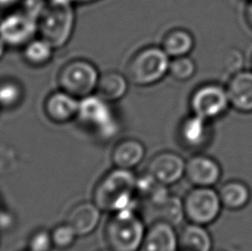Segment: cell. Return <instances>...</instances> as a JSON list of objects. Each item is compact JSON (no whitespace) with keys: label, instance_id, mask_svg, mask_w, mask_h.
Returning <instances> with one entry per match:
<instances>
[{"label":"cell","instance_id":"6da1fadb","mask_svg":"<svg viewBox=\"0 0 252 251\" xmlns=\"http://www.w3.org/2000/svg\"><path fill=\"white\" fill-rule=\"evenodd\" d=\"M137 177L129 169L114 168L102 177L93 191V203L102 212L116 213L136 204Z\"/></svg>","mask_w":252,"mask_h":251},{"label":"cell","instance_id":"7a4b0ae2","mask_svg":"<svg viewBox=\"0 0 252 251\" xmlns=\"http://www.w3.org/2000/svg\"><path fill=\"white\" fill-rule=\"evenodd\" d=\"M146 230L135 204L112 214L105 226L104 236L112 251H139Z\"/></svg>","mask_w":252,"mask_h":251},{"label":"cell","instance_id":"3957f363","mask_svg":"<svg viewBox=\"0 0 252 251\" xmlns=\"http://www.w3.org/2000/svg\"><path fill=\"white\" fill-rule=\"evenodd\" d=\"M76 120L101 141H110L120 132V123L109 102L97 94L81 98Z\"/></svg>","mask_w":252,"mask_h":251},{"label":"cell","instance_id":"277c9868","mask_svg":"<svg viewBox=\"0 0 252 251\" xmlns=\"http://www.w3.org/2000/svg\"><path fill=\"white\" fill-rule=\"evenodd\" d=\"M170 60L163 48L148 47L143 49L130 60L127 68L129 81L147 87L160 81L169 72Z\"/></svg>","mask_w":252,"mask_h":251},{"label":"cell","instance_id":"5b68a950","mask_svg":"<svg viewBox=\"0 0 252 251\" xmlns=\"http://www.w3.org/2000/svg\"><path fill=\"white\" fill-rule=\"evenodd\" d=\"M75 13L72 4H48L38 20V33L55 49L64 47L74 30Z\"/></svg>","mask_w":252,"mask_h":251},{"label":"cell","instance_id":"8992f818","mask_svg":"<svg viewBox=\"0 0 252 251\" xmlns=\"http://www.w3.org/2000/svg\"><path fill=\"white\" fill-rule=\"evenodd\" d=\"M100 73L96 66L87 60H73L60 70L58 82L62 91L76 98H83L96 91Z\"/></svg>","mask_w":252,"mask_h":251},{"label":"cell","instance_id":"52a82bcc","mask_svg":"<svg viewBox=\"0 0 252 251\" xmlns=\"http://www.w3.org/2000/svg\"><path fill=\"white\" fill-rule=\"evenodd\" d=\"M184 203L185 217L191 223L205 226L217 219L221 209L218 192L210 187H196L186 195Z\"/></svg>","mask_w":252,"mask_h":251},{"label":"cell","instance_id":"ba28073f","mask_svg":"<svg viewBox=\"0 0 252 251\" xmlns=\"http://www.w3.org/2000/svg\"><path fill=\"white\" fill-rule=\"evenodd\" d=\"M38 33V20L30 17L21 9L7 13L0 20V39L6 46L25 47Z\"/></svg>","mask_w":252,"mask_h":251},{"label":"cell","instance_id":"9c48e42d","mask_svg":"<svg viewBox=\"0 0 252 251\" xmlns=\"http://www.w3.org/2000/svg\"><path fill=\"white\" fill-rule=\"evenodd\" d=\"M228 104L227 91L218 85H206L198 89L190 101L193 114L207 121L221 115Z\"/></svg>","mask_w":252,"mask_h":251},{"label":"cell","instance_id":"30bf717a","mask_svg":"<svg viewBox=\"0 0 252 251\" xmlns=\"http://www.w3.org/2000/svg\"><path fill=\"white\" fill-rule=\"evenodd\" d=\"M186 162L175 152H161L151 159L147 173L161 185L170 186L185 175Z\"/></svg>","mask_w":252,"mask_h":251},{"label":"cell","instance_id":"8fae6325","mask_svg":"<svg viewBox=\"0 0 252 251\" xmlns=\"http://www.w3.org/2000/svg\"><path fill=\"white\" fill-rule=\"evenodd\" d=\"M80 100L64 91L51 93L44 102V113L52 122L64 124L76 119Z\"/></svg>","mask_w":252,"mask_h":251},{"label":"cell","instance_id":"7c38bea8","mask_svg":"<svg viewBox=\"0 0 252 251\" xmlns=\"http://www.w3.org/2000/svg\"><path fill=\"white\" fill-rule=\"evenodd\" d=\"M221 170L218 163L205 155L192 156L186 162L185 176L196 187H210L219 181Z\"/></svg>","mask_w":252,"mask_h":251},{"label":"cell","instance_id":"4fadbf2b","mask_svg":"<svg viewBox=\"0 0 252 251\" xmlns=\"http://www.w3.org/2000/svg\"><path fill=\"white\" fill-rule=\"evenodd\" d=\"M178 235L175 227L156 220L146 230L139 251H178Z\"/></svg>","mask_w":252,"mask_h":251},{"label":"cell","instance_id":"5bb4252c","mask_svg":"<svg viewBox=\"0 0 252 251\" xmlns=\"http://www.w3.org/2000/svg\"><path fill=\"white\" fill-rule=\"evenodd\" d=\"M102 210L94 203L85 201L75 205L66 216V223L73 228L78 236H88L96 229L101 220Z\"/></svg>","mask_w":252,"mask_h":251},{"label":"cell","instance_id":"9a60e30c","mask_svg":"<svg viewBox=\"0 0 252 251\" xmlns=\"http://www.w3.org/2000/svg\"><path fill=\"white\" fill-rule=\"evenodd\" d=\"M145 146L135 138H124L112 151V162L116 168L133 170L145 157Z\"/></svg>","mask_w":252,"mask_h":251},{"label":"cell","instance_id":"2e32d148","mask_svg":"<svg viewBox=\"0 0 252 251\" xmlns=\"http://www.w3.org/2000/svg\"><path fill=\"white\" fill-rule=\"evenodd\" d=\"M229 103L241 112H252V73L239 72L228 85Z\"/></svg>","mask_w":252,"mask_h":251},{"label":"cell","instance_id":"e0dca14e","mask_svg":"<svg viewBox=\"0 0 252 251\" xmlns=\"http://www.w3.org/2000/svg\"><path fill=\"white\" fill-rule=\"evenodd\" d=\"M209 128L207 120L193 114L183 121L179 128V137L189 149H199L207 143Z\"/></svg>","mask_w":252,"mask_h":251},{"label":"cell","instance_id":"ac0fdd59","mask_svg":"<svg viewBox=\"0 0 252 251\" xmlns=\"http://www.w3.org/2000/svg\"><path fill=\"white\" fill-rule=\"evenodd\" d=\"M150 207L153 212V216H155L154 221H164L169 223L170 226L176 227L182 223L185 218L183 200L172 194H169L158 203L150 205Z\"/></svg>","mask_w":252,"mask_h":251},{"label":"cell","instance_id":"d6986e66","mask_svg":"<svg viewBox=\"0 0 252 251\" xmlns=\"http://www.w3.org/2000/svg\"><path fill=\"white\" fill-rule=\"evenodd\" d=\"M179 249L182 251H210L211 238L204 226L190 223L183 228L178 235Z\"/></svg>","mask_w":252,"mask_h":251},{"label":"cell","instance_id":"ffe728a7","mask_svg":"<svg viewBox=\"0 0 252 251\" xmlns=\"http://www.w3.org/2000/svg\"><path fill=\"white\" fill-rule=\"evenodd\" d=\"M128 90V81L119 72H106L98 80L97 95L107 102H115L122 98Z\"/></svg>","mask_w":252,"mask_h":251},{"label":"cell","instance_id":"44dd1931","mask_svg":"<svg viewBox=\"0 0 252 251\" xmlns=\"http://www.w3.org/2000/svg\"><path fill=\"white\" fill-rule=\"evenodd\" d=\"M219 198L226 208L240 209L250 200V190L244 183L228 182L219 189Z\"/></svg>","mask_w":252,"mask_h":251},{"label":"cell","instance_id":"7402d4cb","mask_svg":"<svg viewBox=\"0 0 252 251\" xmlns=\"http://www.w3.org/2000/svg\"><path fill=\"white\" fill-rule=\"evenodd\" d=\"M193 47L192 35L184 29H175L165 35L161 43L163 50L169 58L185 57Z\"/></svg>","mask_w":252,"mask_h":251},{"label":"cell","instance_id":"603a6c76","mask_svg":"<svg viewBox=\"0 0 252 251\" xmlns=\"http://www.w3.org/2000/svg\"><path fill=\"white\" fill-rule=\"evenodd\" d=\"M53 48L41 37L34 38L24 48V58L30 65L42 66L50 62L53 56Z\"/></svg>","mask_w":252,"mask_h":251},{"label":"cell","instance_id":"cb8c5ba5","mask_svg":"<svg viewBox=\"0 0 252 251\" xmlns=\"http://www.w3.org/2000/svg\"><path fill=\"white\" fill-rule=\"evenodd\" d=\"M24 98V89L15 80H3L0 82V107L12 110L20 104Z\"/></svg>","mask_w":252,"mask_h":251},{"label":"cell","instance_id":"d4e9b609","mask_svg":"<svg viewBox=\"0 0 252 251\" xmlns=\"http://www.w3.org/2000/svg\"><path fill=\"white\" fill-rule=\"evenodd\" d=\"M76 237V232L74 231L69 223H61L51 230V238L53 247L60 250L69 249L74 245Z\"/></svg>","mask_w":252,"mask_h":251},{"label":"cell","instance_id":"484cf974","mask_svg":"<svg viewBox=\"0 0 252 251\" xmlns=\"http://www.w3.org/2000/svg\"><path fill=\"white\" fill-rule=\"evenodd\" d=\"M195 63H193L190 58L186 56L174 58V60L170 61L169 73L179 81H186V80L190 79L195 74Z\"/></svg>","mask_w":252,"mask_h":251},{"label":"cell","instance_id":"4316f807","mask_svg":"<svg viewBox=\"0 0 252 251\" xmlns=\"http://www.w3.org/2000/svg\"><path fill=\"white\" fill-rule=\"evenodd\" d=\"M53 247L51 231L46 229L35 230L30 236L28 243V250L30 251H51Z\"/></svg>","mask_w":252,"mask_h":251},{"label":"cell","instance_id":"83f0119b","mask_svg":"<svg viewBox=\"0 0 252 251\" xmlns=\"http://www.w3.org/2000/svg\"><path fill=\"white\" fill-rule=\"evenodd\" d=\"M47 6V0H21L19 9L35 20H39Z\"/></svg>","mask_w":252,"mask_h":251},{"label":"cell","instance_id":"f1b7e54d","mask_svg":"<svg viewBox=\"0 0 252 251\" xmlns=\"http://www.w3.org/2000/svg\"><path fill=\"white\" fill-rule=\"evenodd\" d=\"M242 63H244V59H242V56L239 51L233 50L227 55L226 65L231 72H236V71L239 70Z\"/></svg>","mask_w":252,"mask_h":251},{"label":"cell","instance_id":"f546056e","mask_svg":"<svg viewBox=\"0 0 252 251\" xmlns=\"http://www.w3.org/2000/svg\"><path fill=\"white\" fill-rule=\"evenodd\" d=\"M13 225V216L10 213L0 210V229L7 230L10 229Z\"/></svg>","mask_w":252,"mask_h":251},{"label":"cell","instance_id":"4dcf8cb0","mask_svg":"<svg viewBox=\"0 0 252 251\" xmlns=\"http://www.w3.org/2000/svg\"><path fill=\"white\" fill-rule=\"evenodd\" d=\"M21 0H0V9L2 10H9L20 4Z\"/></svg>","mask_w":252,"mask_h":251},{"label":"cell","instance_id":"1f68e13d","mask_svg":"<svg viewBox=\"0 0 252 251\" xmlns=\"http://www.w3.org/2000/svg\"><path fill=\"white\" fill-rule=\"evenodd\" d=\"M47 2L55 6H63V4H73L74 0H47Z\"/></svg>","mask_w":252,"mask_h":251},{"label":"cell","instance_id":"d6a6232c","mask_svg":"<svg viewBox=\"0 0 252 251\" xmlns=\"http://www.w3.org/2000/svg\"><path fill=\"white\" fill-rule=\"evenodd\" d=\"M6 43H4L1 39H0V59H1L3 53H4V50H6Z\"/></svg>","mask_w":252,"mask_h":251},{"label":"cell","instance_id":"836d02e7","mask_svg":"<svg viewBox=\"0 0 252 251\" xmlns=\"http://www.w3.org/2000/svg\"><path fill=\"white\" fill-rule=\"evenodd\" d=\"M248 18H249V21H250V24L252 26V1L248 7Z\"/></svg>","mask_w":252,"mask_h":251},{"label":"cell","instance_id":"e575fe53","mask_svg":"<svg viewBox=\"0 0 252 251\" xmlns=\"http://www.w3.org/2000/svg\"><path fill=\"white\" fill-rule=\"evenodd\" d=\"M93 1H96V0H74V2H82V3H89Z\"/></svg>","mask_w":252,"mask_h":251},{"label":"cell","instance_id":"d590c367","mask_svg":"<svg viewBox=\"0 0 252 251\" xmlns=\"http://www.w3.org/2000/svg\"><path fill=\"white\" fill-rule=\"evenodd\" d=\"M101 251H112L111 249H107V250H101Z\"/></svg>","mask_w":252,"mask_h":251},{"label":"cell","instance_id":"8d00e7d4","mask_svg":"<svg viewBox=\"0 0 252 251\" xmlns=\"http://www.w3.org/2000/svg\"><path fill=\"white\" fill-rule=\"evenodd\" d=\"M27 251H30V250H27Z\"/></svg>","mask_w":252,"mask_h":251},{"label":"cell","instance_id":"74e56055","mask_svg":"<svg viewBox=\"0 0 252 251\" xmlns=\"http://www.w3.org/2000/svg\"><path fill=\"white\" fill-rule=\"evenodd\" d=\"M218 251H220V250H218Z\"/></svg>","mask_w":252,"mask_h":251},{"label":"cell","instance_id":"f35d334b","mask_svg":"<svg viewBox=\"0 0 252 251\" xmlns=\"http://www.w3.org/2000/svg\"><path fill=\"white\" fill-rule=\"evenodd\" d=\"M0 210H1V209H0Z\"/></svg>","mask_w":252,"mask_h":251}]
</instances>
